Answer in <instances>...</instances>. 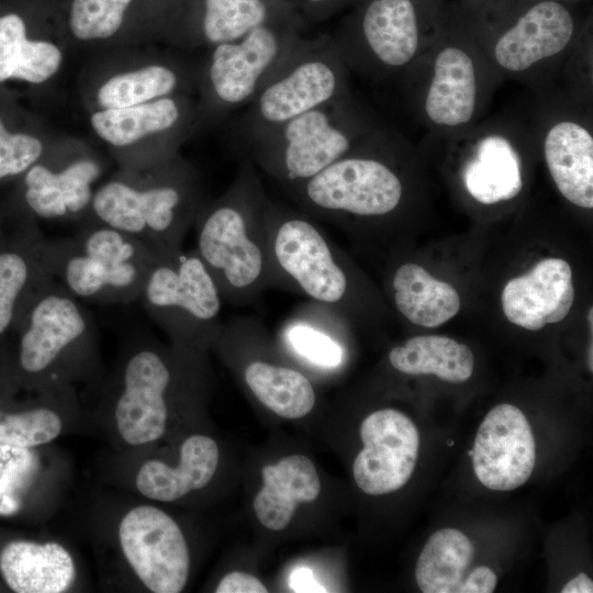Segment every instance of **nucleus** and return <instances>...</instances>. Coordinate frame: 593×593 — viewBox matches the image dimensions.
<instances>
[{"label":"nucleus","instance_id":"nucleus-45","mask_svg":"<svg viewBox=\"0 0 593 593\" xmlns=\"http://www.w3.org/2000/svg\"><path fill=\"white\" fill-rule=\"evenodd\" d=\"M468 455L471 457L472 456V449L468 451Z\"/></svg>","mask_w":593,"mask_h":593},{"label":"nucleus","instance_id":"nucleus-42","mask_svg":"<svg viewBox=\"0 0 593 593\" xmlns=\"http://www.w3.org/2000/svg\"><path fill=\"white\" fill-rule=\"evenodd\" d=\"M344 0H299L301 8L312 19H324Z\"/></svg>","mask_w":593,"mask_h":593},{"label":"nucleus","instance_id":"nucleus-19","mask_svg":"<svg viewBox=\"0 0 593 593\" xmlns=\"http://www.w3.org/2000/svg\"><path fill=\"white\" fill-rule=\"evenodd\" d=\"M574 32L571 12L557 0L529 7L494 45V58L504 69L522 71L562 52Z\"/></svg>","mask_w":593,"mask_h":593},{"label":"nucleus","instance_id":"nucleus-36","mask_svg":"<svg viewBox=\"0 0 593 593\" xmlns=\"http://www.w3.org/2000/svg\"><path fill=\"white\" fill-rule=\"evenodd\" d=\"M60 430V417L47 407L16 414L0 411V445L32 448L52 441Z\"/></svg>","mask_w":593,"mask_h":593},{"label":"nucleus","instance_id":"nucleus-21","mask_svg":"<svg viewBox=\"0 0 593 593\" xmlns=\"http://www.w3.org/2000/svg\"><path fill=\"white\" fill-rule=\"evenodd\" d=\"M192 114L184 98L169 96L126 108L102 109L91 115L90 123L101 139L115 147H126L148 136L176 144Z\"/></svg>","mask_w":593,"mask_h":593},{"label":"nucleus","instance_id":"nucleus-47","mask_svg":"<svg viewBox=\"0 0 593 593\" xmlns=\"http://www.w3.org/2000/svg\"><path fill=\"white\" fill-rule=\"evenodd\" d=\"M2 225H3V222L0 220V230H1Z\"/></svg>","mask_w":593,"mask_h":593},{"label":"nucleus","instance_id":"nucleus-44","mask_svg":"<svg viewBox=\"0 0 593 593\" xmlns=\"http://www.w3.org/2000/svg\"><path fill=\"white\" fill-rule=\"evenodd\" d=\"M9 131L7 130L5 125L2 122V119L0 118V138H2Z\"/></svg>","mask_w":593,"mask_h":593},{"label":"nucleus","instance_id":"nucleus-27","mask_svg":"<svg viewBox=\"0 0 593 593\" xmlns=\"http://www.w3.org/2000/svg\"><path fill=\"white\" fill-rule=\"evenodd\" d=\"M242 379L255 399L275 414L296 419L315 406L312 381L302 371L264 357L243 362Z\"/></svg>","mask_w":593,"mask_h":593},{"label":"nucleus","instance_id":"nucleus-12","mask_svg":"<svg viewBox=\"0 0 593 593\" xmlns=\"http://www.w3.org/2000/svg\"><path fill=\"white\" fill-rule=\"evenodd\" d=\"M170 358L163 349L143 345L125 359L114 415L120 435L130 445L154 441L165 432L167 395L176 378Z\"/></svg>","mask_w":593,"mask_h":593},{"label":"nucleus","instance_id":"nucleus-20","mask_svg":"<svg viewBox=\"0 0 593 593\" xmlns=\"http://www.w3.org/2000/svg\"><path fill=\"white\" fill-rule=\"evenodd\" d=\"M343 332L342 313L306 300L281 323L278 343L312 370L334 372L346 358Z\"/></svg>","mask_w":593,"mask_h":593},{"label":"nucleus","instance_id":"nucleus-6","mask_svg":"<svg viewBox=\"0 0 593 593\" xmlns=\"http://www.w3.org/2000/svg\"><path fill=\"white\" fill-rule=\"evenodd\" d=\"M138 301L177 346L212 344L223 324L221 291L194 248L158 251Z\"/></svg>","mask_w":593,"mask_h":593},{"label":"nucleus","instance_id":"nucleus-8","mask_svg":"<svg viewBox=\"0 0 593 593\" xmlns=\"http://www.w3.org/2000/svg\"><path fill=\"white\" fill-rule=\"evenodd\" d=\"M303 22L295 11L211 47L202 82L208 120L219 121L254 99L304 38Z\"/></svg>","mask_w":593,"mask_h":593},{"label":"nucleus","instance_id":"nucleus-15","mask_svg":"<svg viewBox=\"0 0 593 593\" xmlns=\"http://www.w3.org/2000/svg\"><path fill=\"white\" fill-rule=\"evenodd\" d=\"M478 480L494 491H511L527 482L536 462L529 422L515 405L493 407L481 422L472 447Z\"/></svg>","mask_w":593,"mask_h":593},{"label":"nucleus","instance_id":"nucleus-38","mask_svg":"<svg viewBox=\"0 0 593 593\" xmlns=\"http://www.w3.org/2000/svg\"><path fill=\"white\" fill-rule=\"evenodd\" d=\"M43 152L40 138L8 132L0 138V180L23 175L41 159Z\"/></svg>","mask_w":593,"mask_h":593},{"label":"nucleus","instance_id":"nucleus-39","mask_svg":"<svg viewBox=\"0 0 593 593\" xmlns=\"http://www.w3.org/2000/svg\"><path fill=\"white\" fill-rule=\"evenodd\" d=\"M216 593H266V585L256 577L240 571L227 573L217 584Z\"/></svg>","mask_w":593,"mask_h":593},{"label":"nucleus","instance_id":"nucleus-23","mask_svg":"<svg viewBox=\"0 0 593 593\" xmlns=\"http://www.w3.org/2000/svg\"><path fill=\"white\" fill-rule=\"evenodd\" d=\"M0 572L18 593H60L76 575L74 560L61 545L29 540H14L2 548Z\"/></svg>","mask_w":593,"mask_h":593},{"label":"nucleus","instance_id":"nucleus-40","mask_svg":"<svg viewBox=\"0 0 593 593\" xmlns=\"http://www.w3.org/2000/svg\"><path fill=\"white\" fill-rule=\"evenodd\" d=\"M497 584V577L492 569L479 566L468 573L457 588L456 593H492Z\"/></svg>","mask_w":593,"mask_h":593},{"label":"nucleus","instance_id":"nucleus-24","mask_svg":"<svg viewBox=\"0 0 593 593\" xmlns=\"http://www.w3.org/2000/svg\"><path fill=\"white\" fill-rule=\"evenodd\" d=\"M547 167L560 193L577 206L593 208V137L582 125L561 121L544 142Z\"/></svg>","mask_w":593,"mask_h":593},{"label":"nucleus","instance_id":"nucleus-2","mask_svg":"<svg viewBox=\"0 0 593 593\" xmlns=\"http://www.w3.org/2000/svg\"><path fill=\"white\" fill-rule=\"evenodd\" d=\"M203 201L197 174L171 157L99 187L83 223L105 224L159 251L177 249Z\"/></svg>","mask_w":593,"mask_h":593},{"label":"nucleus","instance_id":"nucleus-32","mask_svg":"<svg viewBox=\"0 0 593 593\" xmlns=\"http://www.w3.org/2000/svg\"><path fill=\"white\" fill-rule=\"evenodd\" d=\"M61 60L63 54L55 44L27 40L20 15L0 16V82L20 79L42 83L58 71Z\"/></svg>","mask_w":593,"mask_h":593},{"label":"nucleus","instance_id":"nucleus-43","mask_svg":"<svg viewBox=\"0 0 593 593\" xmlns=\"http://www.w3.org/2000/svg\"><path fill=\"white\" fill-rule=\"evenodd\" d=\"M561 592L562 593H592L593 582L584 572H580L562 588Z\"/></svg>","mask_w":593,"mask_h":593},{"label":"nucleus","instance_id":"nucleus-5","mask_svg":"<svg viewBox=\"0 0 593 593\" xmlns=\"http://www.w3.org/2000/svg\"><path fill=\"white\" fill-rule=\"evenodd\" d=\"M267 242L271 289L301 294L342 313L351 298L353 277L316 220L271 200Z\"/></svg>","mask_w":593,"mask_h":593},{"label":"nucleus","instance_id":"nucleus-11","mask_svg":"<svg viewBox=\"0 0 593 593\" xmlns=\"http://www.w3.org/2000/svg\"><path fill=\"white\" fill-rule=\"evenodd\" d=\"M119 539L127 562L155 593H178L190 569L189 549L177 523L152 505L132 508L119 526Z\"/></svg>","mask_w":593,"mask_h":593},{"label":"nucleus","instance_id":"nucleus-25","mask_svg":"<svg viewBox=\"0 0 593 593\" xmlns=\"http://www.w3.org/2000/svg\"><path fill=\"white\" fill-rule=\"evenodd\" d=\"M219 447L204 435L188 437L180 448L178 467L160 460L145 462L136 475V486L146 497L163 502L176 501L193 490L204 488L219 465Z\"/></svg>","mask_w":593,"mask_h":593},{"label":"nucleus","instance_id":"nucleus-31","mask_svg":"<svg viewBox=\"0 0 593 593\" xmlns=\"http://www.w3.org/2000/svg\"><path fill=\"white\" fill-rule=\"evenodd\" d=\"M388 358L402 373L435 374L451 383L467 381L474 367L473 354L468 346L438 335L412 337L404 345L392 348Z\"/></svg>","mask_w":593,"mask_h":593},{"label":"nucleus","instance_id":"nucleus-37","mask_svg":"<svg viewBox=\"0 0 593 593\" xmlns=\"http://www.w3.org/2000/svg\"><path fill=\"white\" fill-rule=\"evenodd\" d=\"M133 0H72L69 15L71 33L79 40H104L121 27Z\"/></svg>","mask_w":593,"mask_h":593},{"label":"nucleus","instance_id":"nucleus-28","mask_svg":"<svg viewBox=\"0 0 593 593\" xmlns=\"http://www.w3.org/2000/svg\"><path fill=\"white\" fill-rule=\"evenodd\" d=\"M391 286L395 307L415 325L437 327L454 317L460 309L455 288L435 279L416 264L399 266Z\"/></svg>","mask_w":593,"mask_h":593},{"label":"nucleus","instance_id":"nucleus-26","mask_svg":"<svg viewBox=\"0 0 593 593\" xmlns=\"http://www.w3.org/2000/svg\"><path fill=\"white\" fill-rule=\"evenodd\" d=\"M475 97L477 81L471 57L455 46L440 51L425 100L428 119L443 126L465 124L473 115Z\"/></svg>","mask_w":593,"mask_h":593},{"label":"nucleus","instance_id":"nucleus-29","mask_svg":"<svg viewBox=\"0 0 593 593\" xmlns=\"http://www.w3.org/2000/svg\"><path fill=\"white\" fill-rule=\"evenodd\" d=\"M468 192L483 204L515 198L522 189L521 160L513 145L499 135L481 139L463 168Z\"/></svg>","mask_w":593,"mask_h":593},{"label":"nucleus","instance_id":"nucleus-33","mask_svg":"<svg viewBox=\"0 0 593 593\" xmlns=\"http://www.w3.org/2000/svg\"><path fill=\"white\" fill-rule=\"evenodd\" d=\"M474 547L455 528L433 533L415 567V580L423 593H456L472 563Z\"/></svg>","mask_w":593,"mask_h":593},{"label":"nucleus","instance_id":"nucleus-41","mask_svg":"<svg viewBox=\"0 0 593 593\" xmlns=\"http://www.w3.org/2000/svg\"><path fill=\"white\" fill-rule=\"evenodd\" d=\"M290 586L296 592H325L307 568L295 569L290 575Z\"/></svg>","mask_w":593,"mask_h":593},{"label":"nucleus","instance_id":"nucleus-7","mask_svg":"<svg viewBox=\"0 0 593 593\" xmlns=\"http://www.w3.org/2000/svg\"><path fill=\"white\" fill-rule=\"evenodd\" d=\"M346 94L345 63L332 38L304 37L245 107L236 132L244 144Z\"/></svg>","mask_w":593,"mask_h":593},{"label":"nucleus","instance_id":"nucleus-46","mask_svg":"<svg viewBox=\"0 0 593 593\" xmlns=\"http://www.w3.org/2000/svg\"><path fill=\"white\" fill-rule=\"evenodd\" d=\"M447 444H449V445L451 446V445H454V441H452V440H450L449 443L447 441Z\"/></svg>","mask_w":593,"mask_h":593},{"label":"nucleus","instance_id":"nucleus-10","mask_svg":"<svg viewBox=\"0 0 593 593\" xmlns=\"http://www.w3.org/2000/svg\"><path fill=\"white\" fill-rule=\"evenodd\" d=\"M96 325L82 301L49 277L26 301L9 333L18 335L20 370L33 378H56L61 361L92 347Z\"/></svg>","mask_w":593,"mask_h":593},{"label":"nucleus","instance_id":"nucleus-9","mask_svg":"<svg viewBox=\"0 0 593 593\" xmlns=\"http://www.w3.org/2000/svg\"><path fill=\"white\" fill-rule=\"evenodd\" d=\"M283 189L299 210L323 222L388 216L404 192L390 164L362 152L361 143L309 180Z\"/></svg>","mask_w":593,"mask_h":593},{"label":"nucleus","instance_id":"nucleus-18","mask_svg":"<svg viewBox=\"0 0 593 593\" xmlns=\"http://www.w3.org/2000/svg\"><path fill=\"white\" fill-rule=\"evenodd\" d=\"M573 300L572 271L560 258L542 259L527 273L510 280L501 296L506 318L529 331L562 321Z\"/></svg>","mask_w":593,"mask_h":593},{"label":"nucleus","instance_id":"nucleus-4","mask_svg":"<svg viewBox=\"0 0 593 593\" xmlns=\"http://www.w3.org/2000/svg\"><path fill=\"white\" fill-rule=\"evenodd\" d=\"M367 134L346 94L247 141L244 156L284 188L314 177L351 152Z\"/></svg>","mask_w":593,"mask_h":593},{"label":"nucleus","instance_id":"nucleus-17","mask_svg":"<svg viewBox=\"0 0 593 593\" xmlns=\"http://www.w3.org/2000/svg\"><path fill=\"white\" fill-rule=\"evenodd\" d=\"M0 230V339L12 329L31 295L49 277L46 238L36 221L14 216Z\"/></svg>","mask_w":593,"mask_h":593},{"label":"nucleus","instance_id":"nucleus-16","mask_svg":"<svg viewBox=\"0 0 593 593\" xmlns=\"http://www.w3.org/2000/svg\"><path fill=\"white\" fill-rule=\"evenodd\" d=\"M101 165L91 157H78L60 167L37 161L23 174L21 201L16 214L33 221H86L92 197V184L101 176Z\"/></svg>","mask_w":593,"mask_h":593},{"label":"nucleus","instance_id":"nucleus-30","mask_svg":"<svg viewBox=\"0 0 593 593\" xmlns=\"http://www.w3.org/2000/svg\"><path fill=\"white\" fill-rule=\"evenodd\" d=\"M295 12L284 0H202L191 41L209 46L237 40L253 29Z\"/></svg>","mask_w":593,"mask_h":593},{"label":"nucleus","instance_id":"nucleus-22","mask_svg":"<svg viewBox=\"0 0 593 593\" xmlns=\"http://www.w3.org/2000/svg\"><path fill=\"white\" fill-rule=\"evenodd\" d=\"M262 486L253 503L259 523L271 530L290 524L301 503H311L321 492V480L312 460L303 455L283 457L261 470Z\"/></svg>","mask_w":593,"mask_h":593},{"label":"nucleus","instance_id":"nucleus-3","mask_svg":"<svg viewBox=\"0 0 593 593\" xmlns=\"http://www.w3.org/2000/svg\"><path fill=\"white\" fill-rule=\"evenodd\" d=\"M159 250L119 230L86 222L71 236L46 239L49 275L81 301L128 304L139 299Z\"/></svg>","mask_w":593,"mask_h":593},{"label":"nucleus","instance_id":"nucleus-35","mask_svg":"<svg viewBox=\"0 0 593 593\" xmlns=\"http://www.w3.org/2000/svg\"><path fill=\"white\" fill-rule=\"evenodd\" d=\"M40 461L30 448L0 445V515L18 513L37 474Z\"/></svg>","mask_w":593,"mask_h":593},{"label":"nucleus","instance_id":"nucleus-1","mask_svg":"<svg viewBox=\"0 0 593 593\" xmlns=\"http://www.w3.org/2000/svg\"><path fill=\"white\" fill-rule=\"evenodd\" d=\"M270 201L257 168L244 156L226 190L204 200L197 213L194 249L223 300L234 306L253 305L271 289L267 242Z\"/></svg>","mask_w":593,"mask_h":593},{"label":"nucleus","instance_id":"nucleus-14","mask_svg":"<svg viewBox=\"0 0 593 593\" xmlns=\"http://www.w3.org/2000/svg\"><path fill=\"white\" fill-rule=\"evenodd\" d=\"M363 448L353 465L358 488L369 495L400 490L410 480L418 457L419 435L402 412L382 409L369 414L360 426Z\"/></svg>","mask_w":593,"mask_h":593},{"label":"nucleus","instance_id":"nucleus-34","mask_svg":"<svg viewBox=\"0 0 593 593\" xmlns=\"http://www.w3.org/2000/svg\"><path fill=\"white\" fill-rule=\"evenodd\" d=\"M183 85V72L175 65L150 64L108 79L97 100L102 109L126 108L176 96Z\"/></svg>","mask_w":593,"mask_h":593},{"label":"nucleus","instance_id":"nucleus-13","mask_svg":"<svg viewBox=\"0 0 593 593\" xmlns=\"http://www.w3.org/2000/svg\"><path fill=\"white\" fill-rule=\"evenodd\" d=\"M345 61L371 63L381 69L406 66L419 45L414 0H367L353 24L332 38Z\"/></svg>","mask_w":593,"mask_h":593}]
</instances>
